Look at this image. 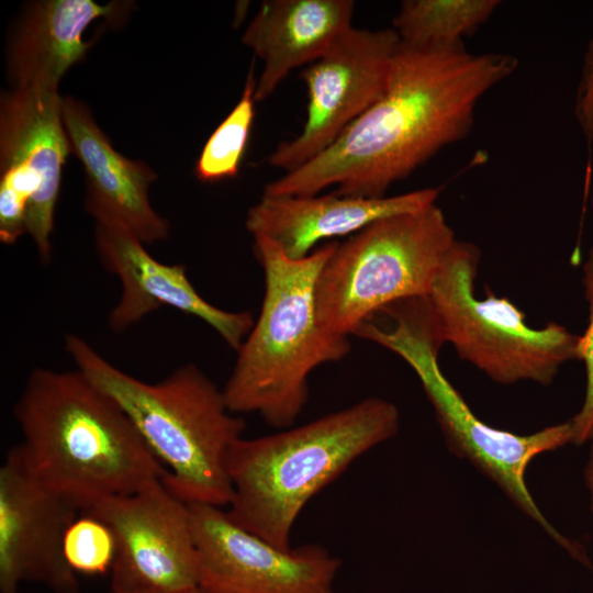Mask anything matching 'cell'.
I'll list each match as a JSON object with an SVG mask.
<instances>
[{
    "label": "cell",
    "mask_w": 593,
    "mask_h": 593,
    "mask_svg": "<svg viewBox=\"0 0 593 593\" xmlns=\"http://www.w3.org/2000/svg\"><path fill=\"white\" fill-rule=\"evenodd\" d=\"M518 67L506 53L401 46L382 97L325 150L269 182L266 195L383 198L443 148L466 138L481 99Z\"/></svg>",
    "instance_id": "obj_1"
},
{
    "label": "cell",
    "mask_w": 593,
    "mask_h": 593,
    "mask_svg": "<svg viewBox=\"0 0 593 593\" xmlns=\"http://www.w3.org/2000/svg\"><path fill=\"white\" fill-rule=\"evenodd\" d=\"M13 416L33 473L81 513L168 473L123 409L78 369L34 368Z\"/></svg>",
    "instance_id": "obj_2"
},
{
    "label": "cell",
    "mask_w": 593,
    "mask_h": 593,
    "mask_svg": "<svg viewBox=\"0 0 593 593\" xmlns=\"http://www.w3.org/2000/svg\"><path fill=\"white\" fill-rule=\"evenodd\" d=\"M65 350L76 369L127 414L167 469L163 481L171 492L188 504L228 506V457L246 423L231 412L222 389L192 363L158 382L142 381L76 334L65 337Z\"/></svg>",
    "instance_id": "obj_3"
},
{
    "label": "cell",
    "mask_w": 593,
    "mask_h": 593,
    "mask_svg": "<svg viewBox=\"0 0 593 593\" xmlns=\"http://www.w3.org/2000/svg\"><path fill=\"white\" fill-rule=\"evenodd\" d=\"M400 413L390 401L367 398L300 426L242 437L228 457L233 495L226 513L281 549L309 501L355 460L392 438Z\"/></svg>",
    "instance_id": "obj_4"
},
{
    "label": "cell",
    "mask_w": 593,
    "mask_h": 593,
    "mask_svg": "<svg viewBox=\"0 0 593 593\" xmlns=\"http://www.w3.org/2000/svg\"><path fill=\"white\" fill-rule=\"evenodd\" d=\"M337 245L291 259L270 239L254 237L265 295L222 389L234 414H258L279 429L293 426L309 400L311 372L349 354V337L328 333L316 316V281Z\"/></svg>",
    "instance_id": "obj_5"
},
{
    "label": "cell",
    "mask_w": 593,
    "mask_h": 593,
    "mask_svg": "<svg viewBox=\"0 0 593 593\" xmlns=\"http://www.w3.org/2000/svg\"><path fill=\"white\" fill-rule=\"evenodd\" d=\"M381 311L392 318V327L381 328L365 321L354 335L400 356L419 379L448 445L495 482L572 558L585 564L589 561L585 550L547 521L526 483L527 469L536 457L572 443L570 419L529 435H518L485 424L439 367L438 354L445 340L428 295L403 299Z\"/></svg>",
    "instance_id": "obj_6"
},
{
    "label": "cell",
    "mask_w": 593,
    "mask_h": 593,
    "mask_svg": "<svg viewBox=\"0 0 593 593\" xmlns=\"http://www.w3.org/2000/svg\"><path fill=\"white\" fill-rule=\"evenodd\" d=\"M456 235L435 203L380 219L338 244L315 287L316 316L348 336L387 305L428 295Z\"/></svg>",
    "instance_id": "obj_7"
},
{
    "label": "cell",
    "mask_w": 593,
    "mask_h": 593,
    "mask_svg": "<svg viewBox=\"0 0 593 593\" xmlns=\"http://www.w3.org/2000/svg\"><path fill=\"white\" fill-rule=\"evenodd\" d=\"M480 259L475 244L456 239L434 279L428 298L445 343L496 383L549 385L563 363L577 359L579 335L555 322L529 326L518 306L489 288L479 299Z\"/></svg>",
    "instance_id": "obj_8"
},
{
    "label": "cell",
    "mask_w": 593,
    "mask_h": 593,
    "mask_svg": "<svg viewBox=\"0 0 593 593\" xmlns=\"http://www.w3.org/2000/svg\"><path fill=\"white\" fill-rule=\"evenodd\" d=\"M58 91L15 89L0 100V235L25 232L38 259L52 257L51 236L61 171L71 154Z\"/></svg>",
    "instance_id": "obj_9"
},
{
    "label": "cell",
    "mask_w": 593,
    "mask_h": 593,
    "mask_svg": "<svg viewBox=\"0 0 593 593\" xmlns=\"http://www.w3.org/2000/svg\"><path fill=\"white\" fill-rule=\"evenodd\" d=\"M82 514L103 522L114 537L110 591L176 592L197 586L199 559L189 504L163 479L134 493L100 500Z\"/></svg>",
    "instance_id": "obj_10"
},
{
    "label": "cell",
    "mask_w": 593,
    "mask_h": 593,
    "mask_svg": "<svg viewBox=\"0 0 593 593\" xmlns=\"http://www.w3.org/2000/svg\"><path fill=\"white\" fill-rule=\"evenodd\" d=\"M401 46L391 29L350 27L301 77L307 89L301 133L280 143L268 164L290 172L316 157L384 93Z\"/></svg>",
    "instance_id": "obj_11"
},
{
    "label": "cell",
    "mask_w": 593,
    "mask_h": 593,
    "mask_svg": "<svg viewBox=\"0 0 593 593\" xmlns=\"http://www.w3.org/2000/svg\"><path fill=\"white\" fill-rule=\"evenodd\" d=\"M189 508L202 593H337L342 561L325 547L281 549L234 523L223 507Z\"/></svg>",
    "instance_id": "obj_12"
},
{
    "label": "cell",
    "mask_w": 593,
    "mask_h": 593,
    "mask_svg": "<svg viewBox=\"0 0 593 593\" xmlns=\"http://www.w3.org/2000/svg\"><path fill=\"white\" fill-rule=\"evenodd\" d=\"M79 512L33 473L19 445L9 449L0 467V593L24 582L78 593L65 538Z\"/></svg>",
    "instance_id": "obj_13"
},
{
    "label": "cell",
    "mask_w": 593,
    "mask_h": 593,
    "mask_svg": "<svg viewBox=\"0 0 593 593\" xmlns=\"http://www.w3.org/2000/svg\"><path fill=\"white\" fill-rule=\"evenodd\" d=\"M94 244L103 268L122 284L119 302L108 318L112 331L123 332L159 307L170 306L202 320L238 351L255 323L250 312L225 311L205 301L190 282L184 266L153 258L145 244L120 224L96 223Z\"/></svg>",
    "instance_id": "obj_14"
},
{
    "label": "cell",
    "mask_w": 593,
    "mask_h": 593,
    "mask_svg": "<svg viewBox=\"0 0 593 593\" xmlns=\"http://www.w3.org/2000/svg\"><path fill=\"white\" fill-rule=\"evenodd\" d=\"M61 112L71 154L85 170L83 206L96 223L120 224L143 244L167 238L169 222L149 202L155 171L115 150L83 102L63 97Z\"/></svg>",
    "instance_id": "obj_15"
},
{
    "label": "cell",
    "mask_w": 593,
    "mask_h": 593,
    "mask_svg": "<svg viewBox=\"0 0 593 593\" xmlns=\"http://www.w3.org/2000/svg\"><path fill=\"white\" fill-rule=\"evenodd\" d=\"M440 187L383 198L266 195L247 212L245 225L255 236L273 242L291 259L310 255L321 240L354 235L391 215L423 210L436 203Z\"/></svg>",
    "instance_id": "obj_16"
},
{
    "label": "cell",
    "mask_w": 593,
    "mask_h": 593,
    "mask_svg": "<svg viewBox=\"0 0 593 593\" xmlns=\"http://www.w3.org/2000/svg\"><path fill=\"white\" fill-rule=\"evenodd\" d=\"M351 0H266L242 36L264 63L255 101L270 97L296 67L321 58L351 27Z\"/></svg>",
    "instance_id": "obj_17"
},
{
    "label": "cell",
    "mask_w": 593,
    "mask_h": 593,
    "mask_svg": "<svg viewBox=\"0 0 593 593\" xmlns=\"http://www.w3.org/2000/svg\"><path fill=\"white\" fill-rule=\"evenodd\" d=\"M125 5L93 0H43L23 14L8 48V74L15 89L58 91L66 71L81 61L91 42L83 40L98 19L120 16Z\"/></svg>",
    "instance_id": "obj_18"
},
{
    "label": "cell",
    "mask_w": 593,
    "mask_h": 593,
    "mask_svg": "<svg viewBox=\"0 0 593 593\" xmlns=\"http://www.w3.org/2000/svg\"><path fill=\"white\" fill-rule=\"evenodd\" d=\"M500 5L499 0H404L392 29L406 46L459 47Z\"/></svg>",
    "instance_id": "obj_19"
},
{
    "label": "cell",
    "mask_w": 593,
    "mask_h": 593,
    "mask_svg": "<svg viewBox=\"0 0 593 593\" xmlns=\"http://www.w3.org/2000/svg\"><path fill=\"white\" fill-rule=\"evenodd\" d=\"M256 79L251 65L242 97L206 141L195 166L202 182L234 178L239 169L254 121Z\"/></svg>",
    "instance_id": "obj_20"
},
{
    "label": "cell",
    "mask_w": 593,
    "mask_h": 593,
    "mask_svg": "<svg viewBox=\"0 0 593 593\" xmlns=\"http://www.w3.org/2000/svg\"><path fill=\"white\" fill-rule=\"evenodd\" d=\"M65 556L76 573L94 575L110 571L115 556L112 532L93 516H78L66 534Z\"/></svg>",
    "instance_id": "obj_21"
},
{
    "label": "cell",
    "mask_w": 593,
    "mask_h": 593,
    "mask_svg": "<svg viewBox=\"0 0 593 593\" xmlns=\"http://www.w3.org/2000/svg\"><path fill=\"white\" fill-rule=\"evenodd\" d=\"M582 283L588 303V325L582 335H579L577 359L582 360L585 367V395L579 412L570 418L573 429L574 445H582L593 435V247L582 266Z\"/></svg>",
    "instance_id": "obj_22"
},
{
    "label": "cell",
    "mask_w": 593,
    "mask_h": 593,
    "mask_svg": "<svg viewBox=\"0 0 593 593\" xmlns=\"http://www.w3.org/2000/svg\"><path fill=\"white\" fill-rule=\"evenodd\" d=\"M574 115L589 146L593 143V36L588 43L574 101Z\"/></svg>",
    "instance_id": "obj_23"
},
{
    "label": "cell",
    "mask_w": 593,
    "mask_h": 593,
    "mask_svg": "<svg viewBox=\"0 0 593 593\" xmlns=\"http://www.w3.org/2000/svg\"><path fill=\"white\" fill-rule=\"evenodd\" d=\"M590 441H591V446H590L588 462L584 469V479H585V484L590 494L591 511L593 512V435Z\"/></svg>",
    "instance_id": "obj_24"
},
{
    "label": "cell",
    "mask_w": 593,
    "mask_h": 593,
    "mask_svg": "<svg viewBox=\"0 0 593 593\" xmlns=\"http://www.w3.org/2000/svg\"><path fill=\"white\" fill-rule=\"evenodd\" d=\"M109 593H116L109 591ZM144 593H202L198 586L176 592H144Z\"/></svg>",
    "instance_id": "obj_25"
},
{
    "label": "cell",
    "mask_w": 593,
    "mask_h": 593,
    "mask_svg": "<svg viewBox=\"0 0 593 593\" xmlns=\"http://www.w3.org/2000/svg\"><path fill=\"white\" fill-rule=\"evenodd\" d=\"M591 206H592V211H593V190H592V194H591Z\"/></svg>",
    "instance_id": "obj_26"
}]
</instances>
